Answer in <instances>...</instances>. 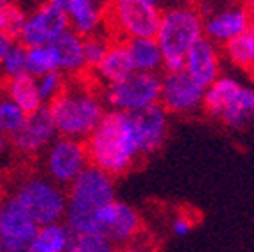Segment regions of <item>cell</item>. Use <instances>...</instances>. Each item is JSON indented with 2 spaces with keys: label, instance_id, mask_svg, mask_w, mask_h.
I'll return each mask as SVG.
<instances>
[{
  "label": "cell",
  "instance_id": "1",
  "mask_svg": "<svg viewBox=\"0 0 254 252\" xmlns=\"http://www.w3.org/2000/svg\"><path fill=\"white\" fill-rule=\"evenodd\" d=\"M85 148L92 168L111 178L127 173L143 159L131 115L119 111H106L99 126L85 139Z\"/></svg>",
  "mask_w": 254,
  "mask_h": 252
},
{
  "label": "cell",
  "instance_id": "2",
  "mask_svg": "<svg viewBox=\"0 0 254 252\" xmlns=\"http://www.w3.org/2000/svg\"><path fill=\"white\" fill-rule=\"evenodd\" d=\"M57 134L62 138L85 141L106 115V106L99 92L81 81H71L50 106Z\"/></svg>",
  "mask_w": 254,
  "mask_h": 252
},
{
  "label": "cell",
  "instance_id": "3",
  "mask_svg": "<svg viewBox=\"0 0 254 252\" xmlns=\"http://www.w3.org/2000/svg\"><path fill=\"white\" fill-rule=\"evenodd\" d=\"M67 192V212L64 224L72 235L95 231L97 213L115 201V184L110 175L88 166L71 186Z\"/></svg>",
  "mask_w": 254,
  "mask_h": 252
},
{
  "label": "cell",
  "instance_id": "4",
  "mask_svg": "<svg viewBox=\"0 0 254 252\" xmlns=\"http://www.w3.org/2000/svg\"><path fill=\"white\" fill-rule=\"evenodd\" d=\"M203 37V16L199 7L182 4L164 9L155 34V41L163 53V69H166V72L184 71L186 55Z\"/></svg>",
  "mask_w": 254,
  "mask_h": 252
},
{
  "label": "cell",
  "instance_id": "5",
  "mask_svg": "<svg viewBox=\"0 0 254 252\" xmlns=\"http://www.w3.org/2000/svg\"><path fill=\"white\" fill-rule=\"evenodd\" d=\"M163 9L155 0H117L104 4V27L115 41L152 39L157 34Z\"/></svg>",
  "mask_w": 254,
  "mask_h": 252
},
{
  "label": "cell",
  "instance_id": "6",
  "mask_svg": "<svg viewBox=\"0 0 254 252\" xmlns=\"http://www.w3.org/2000/svg\"><path fill=\"white\" fill-rule=\"evenodd\" d=\"M12 199L39 228L59 224L67 212V192L46 175H36L21 180L14 187Z\"/></svg>",
  "mask_w": 254,
  "mask_h": 252
},
{
  "label": "cell",
  "instance_id": "7",
  "mask_svg": "<svg viewBox=\"0 0 254 252\" xmlns=\"http://www.w3.org/2000/svg\"><path fill=\"white\" fill-rule=\"evenodd\" d=\"M103 103L110 111L119 113H139L152 106H157L161 99V76L134 72L124 81L103 87Z\"/></svg>",
  "mask_w": 254,
  "mask_h": 252
},
{
  "label": "cell",
  "instance_id": "8",
  "mask_svg": "<svg viewBox=\"0 0 254 252\" xmlns=\"http://www.w3.org/2000/svg\"><path fill=\"white\" fill-rule=\"evenodd\" d=\"M43 162L46 177L64 189H67L90 166L85 141L62 136H59L48 146L43 155Z\"/></svg>",
  "mask_w": 254,
  "mask_h": 252
},
{
  "label": "cell",
  "instance_id": "9",
  "mask_svg": "<svg viewBox=\"0 0 254 252\" xmlns=\"http://www.w3.org/2000/svg\"><path fill=\"white\" fill-rule=\"evenodd\" d=\"M67 30L71 28H69L67 16L64 12L62 0H50L28 12L27 23L18 43L27 50L48 46L55 43Z\"/></svg>",
  "mask_w": 254,
  "mask_h": 252
},
{
  "label": "cell",
  "instance_id": "10",
  "mask_svg": "<svg viewBox=\"0 0 254 252\" xmlns=\"http://www.w3.org/2000/svg\"><path fill=\"white\" fill-rule=\"evenodd\" d=\"M201 16L203 36L215 46L228 44L235 37L249 32L253 25V14L246 4H228L219 9L214 7L208 12H201Z\"/></svg>",
  "mask_w": 254,
  "mask_h": 252
},
{
  "label": "cell",
  "instance_id": "11",
  "mask_svg": "<svg viewBox=\"0 0 254 252\" xmlns=\"http://www.w3.org/2000/svg\"><path fill=\"white\" fill-rule=\"evenodd\" d=\"M39 226L11 196L0 201V252H27Z\"/></svg>",
  "mask_w": 254,
  "mask_h": 252
},
{
  "label": "cell",
  "instance_id": "12",
  "mask_svg": "<svg viewBox=\"0 0 254 252\" xmlns=\"http://www.w3.org/2000/svg\"><path fill=\"white\" fill-rule=\"evenodd\" d=\"M203 95H205V88L192 81L184 71L166 72L161 78L159 106L166 113H196L203 108Z\"/></svg>",
  "mask_w": 254,
  "mask_h": 252
},
{
  "label": "cell",
  "instance_id": "13",
  "mask_svg": "<svg viewBox=\"0 0 254 252\" xmlns=\"http://www.w3.org/2000/svg\"><path fill=\"white\" fill-rule=\"evenodd\" d=\"M59 138L48 106L39 108L34 113L27 115V120L18 132L9 138V145L16 154L39 155L44 154L48 146Z\"/></svg>",
  "mask_w": 254,
  "mask_h": 252
},
{
  "label": "cell",
  "instance_id": "14",
  "mask_svg": "<svg viewBox=\"0 0 254 252\" xmlns=\"http://www.w3.org/2000/svg\"><path fill=\"white\" fill-rule=\"evenodd\" d=\"M141 229V219L131 205L124 201H111L95 219V231L115 245H129Z\"/></svg>",
  "mask_w": 254,
  "mask_h": 252
},
{
  "label": "cell",
  "instance_id": "15",
  "mask_svg": "<svg viewBox=\"0 0 254 252\" xmlns=\"http://www.w3.org/2000/svg\"><path fill=\"white\" fill-rule=\"evenodd\" d=\"M184 72L201 88H208L221 76V55L219 46L203 37L186 55Z\"/></svg>",
  "mask_w": 254,
  "mask_h": 252
},
{
  "label": "cell",
  "instance_id": "16",
  "mask_svg": "<svg viewBox=\"0 0 254 252\" xmlns=\"http://www.w3.org/2000/svg\"><path fill=\"white\" fill-rule=\"evenodd\" d=\"M132 126L141 146L143 157L155 154L164 145L168 136V113L159 106H152L139 113H132Z\"/></svg>",
  "mask_w": 254,
  "mask_h": 252
},
{
  "label": "cell",
  "instance_id": "17",
  "mask_svg": "<svg viewBox=\"0 0 254 252\" xmlns=\"http://www.w3.org/2000/svg\"><path fill=\"white\" fill-rule=\"evenodd\" d=\"M69 28L79 37H90L104 28V4L95 0H62Z\"/></svg>",
  "mask_w": 254,
  "mask_h": 252
},
{
  "label": "cell",
  "instance_id": "18",
  "mask_svg": "<svg viewBox=\"0 0 254 252\" xmlns=\"http://www.w3.org/2000/svg\"><path fill=\"white\" fill-rule=\"evenodd\" d=\"M94 71L97 74V79L103 81V87L115 85V83L124 81L126 78L134 74L136 71L127 44L124 41H113L103 62L95 67Z\"/></svg>",
  "mask_w": 254,
  "mask_h": 252
},
{
  "label": "cell",
  "instance_id": "19",
  "mask_svg": "<svg viewBox=\"0 0 254 252\" xmlns=\"http://www.w3.org/2000/svg\"><path fill=\"white\" fill-rule=\"evenodd\" d=\"M57 55L59 71L62 74H79L87 69L83 55V37L72 30H67L52 44Z\"/></svg>",
  "mask_w": 254,
  "mask_h": 252
},
{
  "label": "cell",
  "instance_id": "20",
  "mask_svg": "<svg viewBox=\"0 0 254 252\" xmlns=\"http://www.w3.org/2000/svg\"><path fill=\"white\" fill-rule=\"evenodd\" d=\"M244 85L237 81L235 78L230 76H219L210 87L205 88V95H203V108L208 117L214 119H221L224 110L230 106V103L235 99V95L240 92Z\"/></svg>",
  "mask_w": 254,
  "mask_h": 252
},
{
  "label": "cell",
  "instance_id": "21",
  "mask_svg": "<svg viewBox=\"0 0 254 252\" xmlns=\"http://www.w3.org/2000/svg\"><path fill=\"white\" fill-rule=\"evenodd\" d=\"M4 95L9 101H12L20 110H23L27 115L34 113V111H37L39 108H43L39 90H37V79L30 74L5 79Z\"/></svg>",
  "mask_w": 254,
  "mask_h": 252
},
{
  "label": "cell",
  "instance_id": "22",
  "mask_svg": "<svg viewBox=\"0 0 254 252\" xmlns=\"http://www.w3.org/2000/svg\"><path fill=\"white\" fill-rule=\"evenodd\" d=\"M129 55L136 72L157 74L163 69V53L155 37L152 39H131L126 41Z\"/></svg>",
  "mask_w": 254,
  "mask_h": 252
},
{
  "label": "cell",
  "instance_id": "23",
  "mask_svg": "<svg viewBox=\"0 0 254 252\" xmlns=\"http://www.w3.org/2000/svg\"><path fill=\"white\" fill-rule=\"evenodd\" d=\"M219 120H222V124L231 129H242L254 122V88H240Z\"/></svg>",
  "mask_w": 254,
  "mask_h": 252
},
{
  "label": "cell",
  "instance_id": "24",
  "mask_svg": "<svg viewBox=\"0 0 254 252\" xmlns=\"http://www.w3.org/2000/svg\"><path fill=\"white\" fill-rule=\"evenodd\" d=\"M72 233L64 222L43 226L27 252H67Z\"/></svg>",
  "mask_w": 254,
  "mask_h": 252
},
{
  "label": "cell",
  "instance_id": "25",
  "mask_svg": "<svg viewBox=\"0 0 254 252\" xmlns=\"http://www.w3.org/2000/svg\"><path fill=\"white\" fill-rule=\"evenodd\" d=\"M224 55L238 69L254 74V34L246 32L222 46Z\"/></svg>",
  "mask_w": 254,
  "mask_h": 252
},
{
  "label": "cell",
  "instance_id": "26",
  "mask_svg": "<svg viewBox=\"0 0 254 252\" xmlns=\"http://www.w3.org/2000/svg\"><path fill=\"white\" fill-rule=\"evenodd\" d=\"M59 71V63H57V55L53 52L52 44L39 48H28L27 50V74L34 78L48 74V72ZM60 72V71H59Z\"/></svg>",
  "mask_w": 254,
  "mask_h": 252
},
{
  "label": "cell",
  "instance_id": "27",
  "mask_svg": "<svg viewBox=\"0 0 254 252\" xmlns=\"http://www.w3.org/2000/svg\"><path fill=\"white\" fill-rule=\"evenodd\" d=\"M25 120H27V113L20 110L12 101H9L5 95H2L0 97V132L9 139L12 134L21 129Z\"/></svg>",
  "mask_w": 254,
  "mask_h": 252
},
{
  "label": "cell",
  "instance_id": "28",
  "mask_svg": "<svg viewBox=\"0 0 254 252\" xmlns=\"http://www.w3.org/2000/svg\"><path fill=\"white\" fill-rule=\"evenodd\" d=\"M67 252H117V247L99 233L72 235Z\"/></svg>",
  "mask_w": 254,
  "mask_h": 252
},
{
  "label": "cell",
  "instance_id": "29",
  "mask_svg": "<svg viewBox=\"0 0 254 252\" xmlns=\"http://www.w3.org/2000/svg\"><path fill=\"white\" fill-rule=\"evenodd\" d=\"M111 43H113V39H110V36H106L103 32L94 34L90 37H85L83 55H85V65H87V69H95V67L103 62Z\"/></svg>",
  "mask_w": 254,
  "mask_h": 252
},
{
  "label": "cell",
  "instance_id": "30",
  "mask_svg": "<svg viewBox=\"0 0 254 252\" xmlns=\"http://www.w3.org/2000/svg\"><path fill=\"white\" fill-rule=\"evenodd\" d=\"M67 81H65V74L55 71L48 72V74L37 78V90H39V97L43 106H50V104L59 97L64 92Z\"/></svg>",
  "mask_w": 254,
  "mask_h": 252
},
{
  "label": "cell",
  "instance_id": "31",
  "mask_svg": "<svg viewBox=\"0 0 254 252\" xmlns=\"http://www.w3.org/2000/svg\"><path fill=\"white\" fill-rule=\"evenodd\" d=\"M0 72L5 79L27 74V48L21 46L20 43H14V46L11 48V52L7 53L0 65Z\"/></svg>",
  "mask_w": 254,
  "mask_h": 252
},
{
  "label": "cell",
  "instance_id": "32",
  "mask_svg": "<svg viewBox=\"0 0 254 252\" xmlns=\"http://www.w3.org/2000/svg\"><path fill=\"white\" fill-rule=\"evenodd\" d=\"M27 16H28V12H25L20 5H16V4H12V2H11V5H9L5 34H7L12 41H16V43H18V39H20L25 23H27Z\"/></svg>",
  "mask_w": 254,
  "mask_h": 252
},
{
  "label": "cell",
  "instance_id": "33",
  "mask_svg": "<svg viewBox=\"0 0 254 252\" xmlns=\"http://www.w3.org/2000/svg\"><path fill=\"white\" fill-rule=\"evenodd\" d=\"M190 229H192V219H189L187 215H179L175 217L173 222H171V231L177 235V237H186L189 235Z\"/></svg>",
  "mask_w": 254,
  "mask_h": 252
},
{
  "label": "cell",
  "instance_id": "34",
  "mask_svg": "<svg viewBox=\"0 0 254 252\" xmlns=\"http://www.w3.org/2000/svg\"><path fill=\"white\" fill-rule=\"evenodd\" d=\"M14 43L16 41H12L7 34L0 32V65H2V62H4L5 57H7V53L11 52V48L14 46Z\"/></svg>",
  "mask_w": 254,
  "mask_h": 252
},
{
  "label": "cell",
  "instance_id": "35",
  "mask_svg": "<svg viewBox=\"0 0 254 252\" xmlns=\"http://www.w3.org/2000/svg\"><path fill=\"white\" fill-rule=\"evenodd\" d=\"M9 148H11V145H9V139L5 138L4 134L0 132V173H2V171H4V168H5V159H7Z\"/></svg>",
  "mask_w": 254,
  "mask_h": 252
},
{
  "label": "cell",
  "instance_id": "36",
  "mask_svg": "<svg viewBox=\"0 0 254 252\" xmlns=\"http://www.w3.org/2000/svg\"><path fill=\"white\" fill-rule=\"evenodd\" d=\"M9 5H11V2H2L0 0V32H4V34H5V27H7Z\"/></svg>",
  "mask_w": 254,
  "mask_h": 252
},
{
  "label": "cell",
  "instance_id": "37",
  "mask_svg": "<svg viewBox=\"0 0 254 252\" xmlns=\"http://www.w3.org/2000/svg\"><path fill=\"white\" fill-rule=\"evenodd\" d=\"M117 252H147L143 247L139 245H134V244H129V245H124V247L117 249Z\"/></svg>",
  "mask_w": 254,
  "mask_h": 252
},
{
  "label": "cell",
  "instance_id": "38",
  "mask_svg": "<svg viewBox=\"0 0 254 252\" xmlns=\"http://www.w3.org/2000/svg\"><path fill=\"white\" fill-rule=\"evenodd\" d=\"M247 9H249V11H251V14H253L254 16V0H253V2H247Z\"/></svg>",
  "mask_w": 254,
  "mask_h": 252
},
{
  "label": "cell",
  "instance_id": "39",
  "mask_svg": "<svg viewBox=\"0 0 254 252\" xmlns=\"http://www.w3.org/2000/svg\"><path fill=\"white\" fill-rule=\"evenodd\" d=\"M251 32L254 34V16H253V25H251Z\"/></svg>",
  "mask_w": 254,
  "mask_h": 252
},
{
  "label": "cell",
  "instance_id": "40",
  "mask_svg": "<svg viewBox=\"0 0 254 252\" xmlns=\"http://www.w3.org/2000/svg\"><path fill=\"white\" fill-rule=\"evenodd\" d=\"M4 199V197H2V186H0V201Z\"/></svg>",
  "mask_w": 254,
  "mask_h": 252
}]
</instances>
